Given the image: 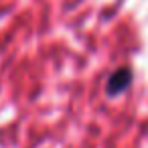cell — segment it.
Here are the masks:
<instances>
[{"mask_svg": "<svg viewBox=\"0 0 148 148\" xmlns=\"http://www.w3.org/2000/svg\"><path fill=\"white\" fill-rule=\"evenodd\" d=\"M132 69L130 67H120V69H116L110 77H108V83H106V93L110 95V97H114V95H120L122 91H126L128 87H130V83H132Z\"/></svg>", "mask_w": 148, "mask_h": 148, "instance_id": "obj_1", "label": "cell"}]
</instances>
